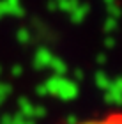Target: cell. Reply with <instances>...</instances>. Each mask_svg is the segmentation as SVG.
Returning a JSON list of instances; mask_svg holds the SVG:
<instances>
[{
  "instance_id": "1",
  "label": "cell",
  "mask_w": 122,
  "mask_h": 124,
  "mask_svg": "<svg viewBox=\"0 0 122 124\" xmlns=\"http://www.w3.org/2000/svg\"><path fill=\"white\" fill-rule=\"evenodd\" d=\"M74 124H122V112H108V114H103L99 117L78 121Z\"/></svg>"
}]
</instances>
